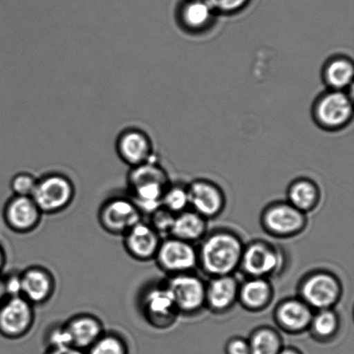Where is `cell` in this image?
Returning <instances> with one entry per match:
<instances>
[{
  "label": "cell",
  "mask_w": 354,
  "mask_h": 354,
  "mask_svg": "<svg viewBox=\"0 0 354 354\" xmlns=\"http://www.w3.org/2000/svg\"><path fill=\"white\" fill-rule=\"evenodd\" d=\"M315 122L322 129L339 131L351 122L353 105L346 91L328 89L318 97L312 109Z\"/></svg>",
  "instance_id": "obj_5"
},
{
  "label": "cell",
  "mask_w": 354,
  "mask_h": 354,
  "mask_svg": "<svg viewBox=\"0 0 354 354\" xmlns=\"http://www.w3.org/2000/svg\"><path fill=\"white\" fill-rule=\"evenodd\" d=\"M44 342L46 348L72 346L71 337L64 324L53 326L48 329L45 335Z\"/></svg>",
  "instance_id": "obj_32"
},
{
  "label": "cell",
  "mask_w": 354,
  "mask_h": 354,
  "mask_svg": "<svg viewBox=\"0 0 354 354\" xmlns=\"http://www.w3.org/2000/svg\"><path fill=\"white\" fill-rule=\"evenodd\" d=\"M154 259L159 268L169 276L187 273L198 266V251L192 243L169 236L162 239Z\"/></svg>",
  "instance_id": "obj_12"
},
{
  "label": "cell",
  "mask_w": 354,
  "mask_h": 354,
  "mask_svg": "<svg viewBox=\"0 0 354 354\" xmlns=\"http://www.w3.org/2000/svg\"><path fill=\"white\" fill-rule=\"evenodd\" d=\"M7 298L5 283H3V277L0 276V304Z\"/></svg>",
  "instance_id": "obj_39"
},
{
  "label": "cell",
  "mask_w": 354,
  "mask_h": 354,
  "mask_svg": "<svg viewBox=\"0 0 354 354\" xmlns=\"http://www.w3.org/2000/svg\"><path fill=\"white\" fill-rule=\"evenodd\" d=\"M261 223L265 231L274 237L290 238L304 230L307 217L288 201H279L265 208Z\"/></svg>",
  "instance_id": "obj_9"
},
{
  "label": "cell",
  "mask_w": 354,
  "mask_h": 354,
  "mask_svg": "<svg viewBox=\"0 0 354 354\" xmlns=\"http://www.w3.org/2000/svg\"><path fill=\"white\" fill-rule=\"evenodd\" d=\"M6 263V253L5 249L0 245V273H1L3 268H5Z\"/></svg>",
  "instance_id": "obj_38"
},
{
  "label": "cell",
  "mask_w": 354,
  "mask_h": 354,
  "mask_svg": "<svg viewBox=\"0 0 354 354\" xmlns=\"http://www.w3.org/2000/svg\"><path fill=\"white\" fill-rule=\"evenodd\" d=\"M37 178L30 173H17L10 180V189L13 196H31L34 192Z\"/></svg>",
  "instance_id": "obj_31"
},
{
  "label": "cell",
  "mask_w": 354,
  "mask_h": 354,
  "mask_svg": "<svg viewBox=\"0 0 354 354\" xmlns=\"http://www.w3.org/2000/svg\"><path fill=\"white\" fill-rule=\"evenodd\" d=\"M320 200V189L317 184L310 179L295 180L288 189V203L304 214L313 211L318 206Z\"/></svg>",
  "instance_id": "obj_25"
},
{
  "label": "cell",
  "mask_w": 354,
  "mask_h": 354,
  "mask_svg": "<svg viewBox=\"0 0 354 354\" xmlns=\"http://www.w3.org/2000/svg\"><path fill=\"white\" fill-rule=\"evenodd\" d=\"M43 214L31 196H13L3 210L5 223L17 234H29L39 225Z\"/></svg>",
  "instance_id": "obj_13"
},
{
  "label": "cell",
  "mask_w": 354,
  "mask_h": 354,
  "mask_svg": "<svg viewBox=\"0 0 354 354\" xmlns=\"http://www.w3.org/2000/svg\"><path fill=\"white\" fill-rule=\"evenodd\" d=\"M22 283L21 297L29 303L43 305L50 301L55 291V279L53 274L45 267L32 266L20 272Z\"/></svg>",
  "instance_id": "obj_17"
},
{
  "label": "cell",
  "mask_w": 354,
  "mask_h": 354,
  "mask_svg": "<svg viewBox=\"0 0 354 354\" xmlns=\"http://www.w3.org/2000/svg\"><path fill=\"white\" fill-rule=\"evenodd\" d=\"M225 354H251L248 339L242 337H234L227 342Z\"/></svg>",
  "instance_id": "obj_35"
},
{
  "label": "cell",
  "mask_w": 354,
  "mask_h": 354,
  "mask_svg": "<svg viewBox=\"0 0 354 354\" xmlns=\"http://www.w3.org/2000/svg\"><path fill=\"white\" fill-rule=\"evenodd\" d=\"M353 62L345 55L331 57L322 69V79L328 89L348 92L353 84Z\"/></svg>",
  "instance_id": "obj_23"
},
{
  "label": "cell",
  "mask_w": 354,
  "mask_h": 354,
  "mask_svg": "<svg viewBox=\"0 0 354 354\" xmlns=\"http://www.w3.org/2000/svg\"><path fill=\"white\" fill-rule=\"evenodd\" d=\"M138 308L145 322L157 329L171 327L180 315L165 283L145 286L138 297Z\"/></svg>",
  "instance_id": "obj_3"
},
{
  "label": "cell",
  "mask_w": 354,
  "mask_h": 354,
  "mask_svg": "<svg viewBox=\"0 0 354 354\" xmlns=\"http://www.w3.org/2000/svg\"><path fill=\"white\" fill-rule=\"evenodd\" d=\"M85 352L86 354H130V348L123 336L106 331Z\"/></svg>",
  "instance_id": "obj_28"
},
{
  "label": "cell",
  "mask_w": 354,
  "mask_h": 354,
  "mask_svg": "<svg viewBox=\"0 0 354 354\" xmlns=\"http://www.w3.org/2000/svg\"><path fill=\"white\" fill-rule=\"evenodd\" d=\"M215 12L207 0H190L184 3L177 12V20L183 30L201 33L209 29Z\"/></svg>",
  "instance_id": "obj_21"
},
{
  "label": "cell",
  "mask_w": 354,
  "mask_h": 354,
  "mask_svg": "<svg viewBox=\"0 0 354 354\" xmlns=\"http://www.w3.org/2000/svg\"><path fill=\"white\" fill-rule=\"evenodd\" d=\"M149 216H150V222L148 223L159 235L171 234L176 214L171 213L167 208L161 206L152 212Z\"/></svg>",
  "instance_id": "obj_30"
},
{
  "label": "cell",
  "mask_w": 354,
  "mask_h": 354,
  "mask_svg": "<svg viewBox=\"0 0 354 354\" xmlns=\"http://www.w3.org/2000/svg\"><path fill=\"white\" fill-rule=\"evenodd\" d=\"M162 239L148 222L141 221L123 235V245L131 258L147 262L155 259Z\"/></svg>",
  "instance_id": "obj_16"
},
{
  "label": "cell",
  "mask_w": 354,
  "mask_h": 354,
  "mask_svg": "<svg viewBox=\"0 0 354 354\" xmlns=\"http://www.w3.org/2000/svg\"><path fill=\"white\" fill-rule=\"evenodd\" d=\"M34 322V306L23 297H7L0 304V335L3 338H24Z\"/></svg>",
  "instance_id": "obj_11"
},
{
  "label": "cell",
  "mask_w": 354,
  "mask_h": 354,
  "mask_svg": "<svg viewBox=\"0 0 354 354\" xmlns=\"http://www.w3.org/2000/svg\"><path fill=\"white\" fill-rule=\"evenodd\" d=\"M187 187L189 206L205 218L218 216L223 211L225 198L220 187L211 180H194Z\"/></svg>",
  "instance_id": "obj_15"
},
{
  "label": "cell",
  "mask_w": 354,
  "mask_h": 354,
  "mask_svg": "<svg viewBox=\"0 0 354 354\" xmlns=\"http://www.w3.org/2000/svg\"><path fill=\"white\" fill-rule=\"evenodd\" d=\"M273 295V287L269 279L249 277L239 286L238 301L245 310L258 312L269 306Z\"/></svg>",
  "instance_id": "obj_22"
},
{
  "label": "cell",
  "mask_w": 354,
  "mask_h": 354,
  "mask_svg": "<svg viewBox=\"0 0 354 354\" xmlns=\"http://www.w3.org/2000/svg\"><path fill=\"white\" fill-rule=\"evenodd\" d=\"M129 197L142 214L150 215L162 206V198L169 186L167 172L155 160L131 168L127 176Z\"/></svg>",
  "instance_id": "obj_2"
},
{
  "label": "cell",
  "mask_w": 354,
  "mask_h": 354,
  "mask_svg": "<svg viewBox=\"0 0 354 354\" xmlns=\"http://www.w3.org/2000/svg\"><path fill=\"white\" fill-rule=\"evenodd\" d=\"M207 230V218L196 212L187 209L176 215L174 225L169 235L194 244L206 236Z\"/></svg>",
  "instance_id": "obj_24"
},
{
  "label": "cell",
  "mask_w": 354,
  "mask_h": 354,
  "mask_svg": "<svg viewBox=\"0 0 354 354\" xmlns=\"http://www.w3.org/2000/svg\"><path fill=\"white\" fill-rule=\"evenodd\" d=\"M215 13L234 14L244 9L249 0H207Z\"/></svg>",
  "instance_id": "obj_33"
},
{
  "label": "cell",
  "mask_w": 354,
  "mask_h": 354,
  "mask_svg": "<svg viewBox=\"0 0 354 354\" xmlns=\"http://www.w3.org/2000/svg\"><path fill=\"white\" fill-rule=\"evenodd\" d=\"M283 265L284 256L277 246L256 241L245 245L239 268L249 277L268 279L279 274Z\"/></svg>",
  "instance_id": "obj_7"
},
{
  "label": "cell",
  "mask_w": 354,
  "mask_h": 354,
  "mask_svg": "<svg viewBox=\"0 0 354 354\" xmlns=\"http://www.w3.org/2000/svg\"><path fill=\"white\" fill-rule=\"evenodd\" d=\"M3 283L7 297H21L22 293V283L20 273L12 272L3 277Z\"/></svg>",
  "instance_id": "obj_34"
},
{
  "label": "cell",
  "mask_w": 354,
  "mask_h": 354,
  "mask_svg": "<svg viewBox=\"0 0 354 354\" xmlns=\"http://www.w3.org/2000/svg\"><path fill=\"white\" fill-rule=\"evenodd\" d=\"M279 354H304L299 349L294 348V346H283Z\"/></svg>",
  "instance_id": "obj_37"
},
{
  "label": "cell",
  "mask_w": 354,
  "mask_h": 354,
  "mask_svg": "<svg viewBox=\"0 0 354 354\" xmlns=\"http://www.w3.org/2000/svg\"><path fill=\"white\" fill-rule=\"evenodd\" d=\"M116 151L121 160L131 168L153 160V144L149 135L138 128L121 131L116 141Z\"/></svg>",
  "instance_id": "obj_14"
},
{
  "label": "cell",
  "mask_w": 354,
  "mask_h": 354,
  "mask_svg": "<svg viewBox=\"0 0 354 354\" xmlns=\"http://www.w3.org/2000/svg\"><path fill=\"white\" fill-rule=\"evenodd\" d=\"M74 183L67 176L50 173L37 179L31 198L43 214L61 213L75 199Z\"/></svg>",
  "instance_id": "obj_4"
},
{
  "label": "cell",
  "mask_w": 354,
  "mask_h": 354,
  "mask_svg": "<svg viewBox=\"0 0 354 354\" xmlns=\"http://www.w3.org/2000/svg\"><path fill=\"white\" fill-rule=\"evenodd\" d=\"M198 265L211 277L232 275L241 266L245 245L234 232L217 230L201 239Z\"/></svg>",
  "instance_id": "obj_1"
},
{
  "label": "cell",
  "mask_w": 354,
  "mask_h": 354,
  "mask_svg": "<svg viewBox=\"0 0 354 354\" xmlns=\"http://www.w3.org/2000/svg\"><path fill=\"white\" fill-rule=\"evenodd\" d=\"M44 354H86L84 350L79 349L75 346H68L62 348H46Z\"/></svg>",
  "instance_id": "obj_36"
},
{
  "label": "cell",
  "mask_w": 354,
  "mask_h": 354,
  "mask_svg": "<svg viewBox=\"0 0 354 354\" xmlns=\"http://www.w3.org/2000/svg\"><path fill=\"white\" fill-rule=\"evenodd\" d=\"M342 286L337 277L327 270L308 274L299 286V296L313 310L334 308L341 300Z\"/></svg>",
  "instance_id": "obj_6"
},
{
  "label": "cell",
  "mask_w": 354,
  "mask_h": 354,
  "mask_svg": "<svg viewBox=\"0 0 354 354\" xmlns=\"http://www.w3.org/2000/svg\"><path fill=\"white\" fill-rule=\"evenodd\" d=\"M314 314L300 297L288 298L277 305L274 317L277 326L288 334H301L310 328Z\"/></svg>",
  "instance_id": "obj_18"
},
{
  "label": "cell",
  "mask_w": 354,
  "mask_h": 354,
  "mask_svg": "<svg viewBox=\"0 0 354 354\" xmlns=\"http://www.w3.org/2000/svg\"><path fill=\"white\" fill-rule=\"evenodd\" d=\"M239 286L234 275L211 277L206 284L205 306L216 314L230 310L238 301Z\"/></svg>",
  "instance_id": "obj_19"
},
{
  "label": "cell",
  "mask_w": 354,
  "mask_h": 354,
  "mask_svg": "<svg viewBox=\"0 0 354 354\" xmlns=\"http://www.w3.org/2000/svg\"><path fill=\"white\" fill-rule=\"evenodd\" d=\"M251 354H279L283 348V339L272 328L260 327L248 339Z\"/></svg>",
  "instance_id": "obj_27"
},
{
  "label": "cell",
  "mask_w": 354,
  "mask_h": 354,
  "mask_svg": "<svg viewBox=\"0 0 354 354\" xmlns=\"http://www.w3.org/2000/svg\"><path fill=\"white\" fill-rule=\"evenodd\" d=\"M180 314L194 315L206 303V283L191 272L169 276L165 283Z\"/></svg>",
  "instance_id": "obj_8"
},
{
  "label": "cell",
  "mask_w": 354,
  "mask_h": 354,
  "mask_svg": "<svg viewBox=\"0 0 354 354\" xmlns=\"http://www.w3.org/2000/svg\"><path fill=\"white\" fill-rule=\"evenodd\" d=\"M162 206L176 215L187 210V207H189L187 187L180 184H169L162 196Z\"/></svg>",
  "instance_id": "obj_29"
},
{
  "label": "cell",
  "mask_w": 354,
  "mask_h": 354,
  "mask_svg": "<svg viewBox=\"0 0 354 354\" xmlns=\"http://www.w3.org/2000/svg\"><path fill=\"white\" fill-rule=\"evenodd\" d=\"M341 327V320L334 308L318 310L314 314L310 328L315 341L328 342L334 339Z\"/></svg>",
  "instance_id": "obj_26"
},
{
  "label": "cell",
  "mask_w": 354,
  "mask_h": 354,
  "mask_svg": "<svg viewBox=\"0 0 354 354\" xmlns=\"http://www.w3.org/2000/svg\"><path fill=\"white\" fill-rule=\"evenodd\" d=\"M142 215L129 196H114L102 205L98 220L104 231L110 234L123 236L138 222L143 221Z\"/></svg>",
  "instance_id": "obj_10"
},
{
  "label": "cell",
  "mask_w": 354,
  "mask_h": 354,
  "mask_svg": "<svg viewBox=\"0 0 354 354\" xmlns=\"http://www.w3.org/2000/svg\"><path fill=\"white\" fill-rule=\"evenodd\" d=\"M71 345L79 349L89 348L106 332L100 319L91 314H78L65 324Z\"/></svg>",
  "instance_id": "obj_20"
}]
</instances>
